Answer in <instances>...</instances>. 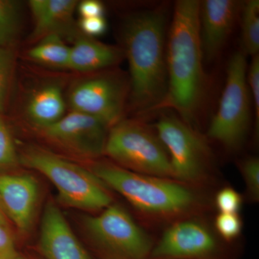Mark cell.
Instances as JSON below:
<instances>
[{"label": "cell", "mask_w": 259, "mask_h": 259, "mask_svg": "<svg viewBox=\"0 0 259 259\" xmlns=\"http://www.w3.org/2000/svg\"><path fill=\"white\" fill-rule=\"evenodd\" d=\"M247 83L250 101L254 110L255 125L259 124V56H252L251 63L247 68Z\"/></svg>", "instance_id": "cell-24"}, {"label": "cell", "mask_w": 259, "mask_h": 259, "mask_svg": "<svg viewBox=\"0 0 259 259\" xmlns=\"http://www.w3.org/2000/svg\"><path fill=\"white\" fill-rule=\"evenodd\" d=\"M108 128L95 117L71 111L39 131L48 141L66 151L80 157L94 158L105 152Z\"/></svg>", "instance_id": "cell-10"}, {"label": "cell", "mask_w": 259, "mask_h": 259, "mask_svg": "<svg viewBox=\"0 0 259 259\" xmlns=\"http://www.w3.org/2000/svg\"><path fill=\"white\" fill-rule=\"evenodd\" d=\"M124 56L122 50L93 37L80 35L70 47L68 69L81 72L102 71L115 66Z\"/></svg>", "instance_id": "cell-16"}, {"label": "cell", "mask_w": 259, "mask_h": 259, "mask_svg": "<svg viewBox=\"0 0 259 259\" xmlns=\"http://www.w3.org/2000/svg\"><path fill=\"white\" fill-rule=\"evenodd\" d=\"M242 176L244 178L247 190L251 199L259 198V161L257 158H248L239 164Z\"/></svg>", "instance_id": "cell-23"}, {"label": "cell", "mask_w": 259, "mask_h": 259, "mask_svg": "<svg viewBox=\"0 0 259 259\" xmlns=\"http://www.w3.org/2000/svg\"><path fill=\"white\" fill-rule=\"evenodd\" d=\"M38 197V183L32 175L0 174V202L21 233L31 228Z\"/></svg>", "instance_id": "cell-13"}, {"label": "cell", "mask_w": 259, "mask_h": 259, "mask_svg": "<svg viewBox=\"0 0 259 259\" xmlns=\"http://www.w3.org/2000/svg\"><path fill=\"white\" fill-rule=\"evenodd\" d=\"M69 54L70 47L62 37L55 34L42 37L28 52L31 60L58 69H68Z\"/></svg>", "instance_id": "cell-18"}, {"label": "cell", "mask_w": 259, "mask_h": 259, "mask_svg": "<svg viewBox=\"0 0 259 259\" xmlns=\"http://www.w3.org/2000/svg\"><path fill=\"white\" fill-rule=\"evenodd\" d=\"M21 4L0 0V48L12 49L18 40L22 23Z\"/></svg>", "instance_id": "cell-20"}, {"label": "cell", "mask_w": 259, "mask_h": 259, "mask_svg": "<svg viewBox=\"0 0 259 259\" xmlns=\"http://www.w3.org/2000/svg\"><path fill=\"white\" fill-rule=\"evenodd\" d=\"M216 228L225 239L233 240L239 236L242 223L237 214L221 213L216 218Z\"/></svg>", "instance_id": "cell-25"}, {"label": "cell", "mask_w": 259, "mask_h": 259, "mask_svg": "<svg viewBox=\"0 0 259 259\" xmlns=\"http://www.w3.org/2000/svg\"><path fill=\"white\" fill-rule=\"evenodd\" d=\"M25 113L29 121L37 129L56 123L66 115V102L62 89L55 83L37 89L27 102Z\"/></svg>", "instance_id": "cell-17"}, {"label": "cell", "mask_w": 259, "mask_h": 259, "mask_svg": "<svg viewBox=\"0 0 259 259\" xmlns=\"http://www.w3.org/2000/svg\"><path fill=\"white\" fill-rule=\"evenodd\" d=\"M18 254L9 227L0 225V259H12Z\"/></svg>", "instance_id": "cell-28"}, {"label": "cell", "mask_w": 259, "mask_h": 259, "mask_svg": "<svg viewBox=\"0 0 259 259\" xmlns=\"http://www.w3.org/2000/svg\"><path fill=\"white\" fill-rule=\"evenodd\" d=\"M130 86L115 73H102L77 81L69 94L71 111L92 116L109 127L122 120Z\"/></svg>", "instance_id": "cell-9"}, {"label": "cell", "mask_w": 259, "mask_h": 259, "mask_svg": "<svg viewBox=\"0 0 259 259\" xmlns=\"http://www.w3.org/2000/svg\"><path fill=\"white\" fill-rule=\"evenodd\" d=\"M92 171L100 180L140 210L158 215H173L195 203L192 191L168 179L129 171L107 162L95 163Z\"/></svg>", "instance_id": "cell-3"}, {"label": "cell", "mask_w": 259, "mask_h": 259, "mask_svg": "<svg viewBox=\"0 0 259 259\" xmlns=\"http://www.w3.org/2000/svg\"><path fill=\"white\" fill-rule=\"evenodd\" d=\"M38 247L47 259H92L53 202L44 209Z\"/></svg>", "instance_id": "cell-14"}, {"label": "cell", "mask_w": 259, "mask_h": 259, "mask_svg": "<svg viewBox=\"0 0 259 259\" xmlns=\"http://www.w3.org/2000/svg\"><path fill=\"white\" fill-rule=\"evenodd\" d=\"M247 68L246 55L241 49L228 63L222 97L207 131L209 138L228 149L241 146L249 127L250 97Z\"/></svg>", "instance_id": "cell-6"}, {"label": "cell", "mask_w": 259, "mask_h": 259, "mask_svg": "<svg viewBox=\"0 0 259 259\" xmlns=\"http://www.w3.org/2000/svg\"><path fill=\"white\" fill-rule=\"evenodd\" d=\"M9 219H8V217H7L6 214H5L4 211V209H3L1 202H0V225L9 227Z\"/></svg>", "instance_id": "cell-30"}, {"label": "cell", "mask_w": 259, "mask_h": 259, "mask_svg": "<svg viewBox=\"0 0 259 259\" xmlns=\"http://www.w3.org/2000/svg\"><path fill=\"white\" fill-rule=\"evenodd\" d=\"M216 204L221 213L237 214L241 207L242 198L236 190L227 187L218 194Z\"/></svg>", "instance_id": "cell-26"}, {"label": "cell", "mask_w": 259, "mask_h": 259, "mask_svg": "<svg viewBox=\"0 0 259 259\" xmlns=\"http://www.w3.org/2000/svg\"><path fill=\"white\" fill-rule=\"evenodd\" d=\"M83 226L103 259H151V238L119 204H110L99 215L87 216Z\"/></svg>", "instance_id": "cell-7"}, {"label": "cell", "mask_w": 259, "mask_h": 259, "mask_svg": "<svg viewBox=\"0 0 259 259\" xmlns=\"http://www.w3.org/2000/svg\"><path fill=\"white\" fill-rule=\"evenodd\" d=\"M217 241L202 223L194 221L175 223L153 245L151 259H214Z\"/></svg>", "instance_id": "cell-11"}, {"label": "cell", "mask_w": 259, "mask_h": 259, "mask_svg": "<svg viewBox=\"0 0 259 259\" xmlns=\"http://www.w3.org/2000/svg\"><path fill=\"white\" fill-rule=\"evenodd\" d=\"M107 22L104 17L81 18L78 23V28L86 36L94 37L100 36L107 30Z\"/></svg>", "instance_id": "cell-27"}, {"label": "cell", "mask_w": 259, "mask_h": 259, "mask_svg": "<svg viewBox=\"0 0 259 259\" xmlns=\"http://www.w3.org/2000/svg\"><path fill=\"white\" fill-rule=\"evenodd\" d=\"M29 5L34 20L32 39L52 34L74 40L79 36L74 19L76 0H31Z\"/></svg>", "instance_id": "cell-15"}, {"label": "cell", "mask_w": 259, "mask_h": 259, "mask_svg": "<svg viewBox=\"0 0 259 259\" xmlns=\"http://www.w3.org/2000/svg\"><path fill=\"white\" fill-rule=\"evenodd\" d=\"M104 153L129 171L173 177L166 148L158 135L141 121L121 120L110 127Z\"/></svg>", "instance_id": "cell-5"}, {"label": "cell", "mask_w": 259, "mask_h": 259, "mask_svg": "<svg viewBox=\"0 0 259 259\" xmlns=\"http://www.w3.org/2000/svg\"><path fill=\"white\" fill-rule=\"evenodd\" d=\"M242 3L235 0H205L199 7V37L204 59L221 54L236 25Z\"/></svg>", "instance_id": "cell-12"}, {"label": "cell", "mask_w": 259, "mask_h": 259, "mask_svg": "<svg viewBox=\"0 0 259 259\" xmlns=\"http://www.w3.org/2000/svg\"><path fill=\"white\" fill-rule=\"evenodd\" d=\"M12 259H28L27 258H25V256H23V255L18 254L17 255L16 257H15V258H12Z\"/></svg>", "instance_id": "cell-31"}, {"label": "cell", "mask_w": 259, "mask_h": 259, "mask_svg": "<svg viewBox=\"0 0 259 259\" xmlns=\"http://www.w3.org/2000/svg\"><path fill=\"white\" fill-rule=\"evenodd\" d=\"M197 0L175 3L166 41L167 90L160 109H173L192 126L203 99L206 78Z\"/></svg>", "instance_id": "cell-1"}, {"label": "cell", "mask_w": 259, "mask_h": 259, "mask_svg": "<svg viewBox=\"0 0 259 259\" xmlns=\"http://www.w3.org/2000/svg\"><path fill=\"white\" fill-rule=\"evenodd\" d=\"M20 163L49 179L65 205L100 210L112 204L107 186L93 171L48 150L28 148L20 156Z\"/></svg>", "instance_id": "cell-4"}, {"label": "cell", "mask_w": 259, "mask_h": 259, "mask_svg": "<svg viewBox=\"0 0 259 259\" xmlns=\"http://www.w3.org/2000/svg\"><path fill=\"white\" fill-rule=\"evenodd\" d=\"M77 9L81 18L103 17L105 13L103 4L97 0H84L81 2L78 3Z\"/></svg>", "instance_id": "cell-29"}, {"label": "cell", "mask_w": 259, "mask_h": 259, "mask_svg": "<svg viewBox=\"0 0 259 259\" xmlns=\"http://www.w3.org/2000/svg\"><path fill=\"white\" fill-rule=\"evenodd\" d=\"M19 164L20 156L17 153L14 140L0 114V174L14 169Z\"/></svg>", "instance_id": "cell-21"}, {"label": "cell", "mask_w": 259, "mask_h": 259, "mask_svg": "<svg viewBox=\"0 0 259 259\" xmlns=\"http://www.w3.org/2000/svg\"><path fill=\"white\" fill-rule=\"evenodd\" d=\"M13 65L14 53L12 49L0 48V114L4 110Z\"/></svg>", "instance_id": "cell-22"}, {"label": "cell", "mask_w": 259, "mask_h": 259, "mask_svg": "<svg viewBox=\"0 0 259 259\" xmlns=\"http://www.w3.org/2000/svg\"><path fill=\"white\" fill-rule=\"evenodd\" d=\"M242 49L245 55H258L259 51V1L242 3L241 12Z\"/></svg>", "instance_id": "cell-19"}, {"label": "cell", "mask_w": 259, "mask_h": 259, "mask_svg": "<svg viewBox=\"0 0 259 259\" xmlns=\"http://www.w3.org/2000/svg\"><path fill=\"white\" fill-rule=\"evenodd\" d=\"M155 126L168 153L174 178L185 182L198 180L210 156L205 141L177 116L162 115Z\"/></svg>", "instance_id": "cell-8"}, {"label": "cell", "mask_w": 259, "mask_h": 259, "mask_svg": "<svg viewBox=\"0 0 259 259\" xmlns=\"http://www.w3.org/2000/svg\"><path fill=\"white\" fill-rule=\"evenodd\" d=\"M166 14L155 8L131 15L122 30L124 56L128 61L130 94L141 112L160 109L166 97Z\"/></svg>", "instance_id": "cell-2"}]
</instances>
